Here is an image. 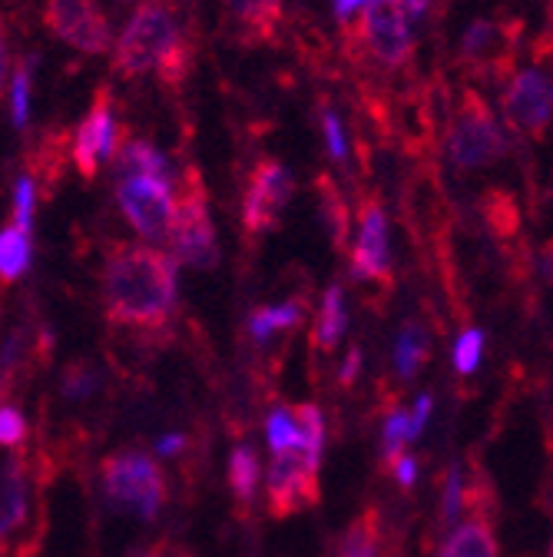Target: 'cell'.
<instances>
[{
	"mask_svg": "<svg viewBox=\"0 0 553 557\" xmlns=\"http://www.w3.org/2000/svg\"><path fill=\"white\" fill-rule=\"evenodd\" d=\"M103 302L113 322L156 332L176 312V259L153 246L113 243L103 265Z\"/></svg>",
	"mask_w": 553,
	"mask_h": 557,
	"instance_id": "1",
	"label": "cell"
},
{
	"mask_svg": "<svg viewBox=\"0 0 553 557\" xmlns=\"http://www.w3.org/2000/svg\"><path fill=\"white\" fill-rule=\"evenodd\" d=\"M113 66L123 77H143L156 70L166 87H183L189 74V47L163 0H147L133 14L116 44Z\"/></svg>",
	"mask_w": 553,
	"mask_h": 557,
	"instance_id": "2",
	"label": "cell"
},
{
	"mask_svg": "<svg viewBox=\"0 0 553 557\" xmlns=\"http://www.w3.org/2000/svg\"><path fill=\"white\" fill-rule=\"evenodd\" d=\"M292 408L302 429V442L272 455L268 481H265L268 511L275 518H289L318 505V465H322V445H325V422H322L318 405L312 401H302Z\"/></svg>",
	"mask_w": 553,
	"mask_h": 557,
	"instance_id": "3",
	"label": "cell"
},
{
	"mask_svg": "<svg viewBox=\"0 0 553 557\" xmlns=\"http://www.w3.org/2000/svg\"><path fill=\"white\" fill-rule=\"evenodd\" d=\"M103 487L116 508L153 521L166 502V478L156 461L143 451H120L103 461Z\"/></svg>",
	"mask_w": 553,
	"mask_h": 557,
	"instance_id": "4",
	"label": "cell"
},
{
	"mask_svg": "<svg viewBox=\"0 0 553 557\" xmlns=\"http://www.w3.org/2000/svg\"><path fill=\"white\" fill-rule=\"evenodd\" d=\"M448 153L461 170L491 166L504 153V133L498 126V116L488 107V100L474 90H464L461 97V107L448 133Z\"/></svg>",
	"mask_w": 553,
	"mask_h": 557,
	"instance_id": "5",
	"label": "cell"
},
{
	"mask_svg": "<svg viewBox=\"0 0 553 557\" xmlns=\"http://www.w3.org/2000/svg\"><path fill=\"white\" fill-rule=\"evenodd\" d=\"M169 239H173L176 259L192 269H213L219 262V243H216V230L210 220V199H205L199 170H186V189L176 206Z\"/></svg>",
	"mask_w": 553,
	"mask_h": 557,
	"instance_id": "6",
	"label": "cell"
},
{
	"mask_svg": "<svg viewBox=\"0 0 553 557\" xmlns=\"http://www.w3.org/2000/svg\"><path fill=\"white\" fill-rule=\"evenodd\" d=\"M116 202L129 226L147 236V239H169L173 220H176V202L166 180L153 176H123L116 186Z\"/></svg>",
	"mask_w": 553,
	"mask_h": 557,
	"instance_id": "7",
	"label": "cell"
},
{
	"mask_svg": "<svg viewBox=\"0 0 553 557\" xmlns=\"http://www.w3.org/2000/svg\"><path fill=\"white\" fill-rule=\"evenodd\" d=\"M359 40L381 66H404L414 53V37L401 0H368L359 21Z\"/></svg>",
	"mask_w": 553,
	"mask_h": 557,
	"instance_id": "8",
	"label": "cell"
},
{
	"mask_svg": "<svg viewBox=\"0 0 553 557\" xmlns=\"http://www.w3.org/2000/svg\"><path fill=\"white\" fill-rule=\"evenodd\" d=\"M292 173L279 160H262L255 163L246 196H242V226L249 236H262L279 226V216L286 202L292 199Z\"/></svg>",
	"mask_w": 553,
	"mask_h": 557,
	"instance_id": "9",
	"label": "cell"
},
{
	"mask_svg": "<svg viewBox=\"0 0 553 557\" xmlns=\"http://www.w3.org/2000/svg\"><path fill=\"white\" fill-rule=\"evenodd\" d=\"M43 27L84 53H103L110 47V21L100 0H47Z\"/></svg>",
	"mask_w": 553,
	"mask_h": 557,
	"instance_id": "10",
	"label": "cell"
},
{
	"mask_svg": "<svg viewBox=\"0 0 553 557\" xmlns=\"http://www.w3.org/2000/svg\"><path fill=\"white\" fill-rule=\"evenodd\" d=\"M116 133L120 129L113 120V94H110V87H100L93 94L87 116L74 129V147H71V163L77 166V173L84 180H93L100 173L103 160H110V153L116 150Z\"/></svg>",
	"mask_w": 553,
	"mask_h": 557,
	"instance_id": "11",
	"label": "cell"
},
{
	"mask_svg": "<svg viewBox=\"0 0 553 557\" xmlns=\"http://www.w3.org/2000/svg\"><path fill=\"white\" fill-rule=\"evenodd\" d=\"M501 107L514 129L540 139L553 120V77H546L537 66L520 70V74L507 84Z\"/></svg>",
	"mask_w": 553,
	"mask_h": 557,
	"instance_id": "12",
	"label": "cell"
},
{
	"mask_svg": "<svg viewBox=\"0 0 553 557\" xmlns=\"http://www.w3.org/2000/svg\"><path fill=\"white\" fill-rule=\"evenodd\" d=\"M352 275L362 283L391 286V256H388V220L378 199H365L359 213V243L352 256Z\"/></svg>",
	"mask_w": 553,
	"mask_h": 557,
	"instance_id": "13",
	"label": "cell"
},
{
	"mask_svg": "<svg viewBox=\"0 0 553 557\" xmlns=\"http://www.w3.org/2000/svg\"><path fill=\"white\" fill-rule=\"evenodd\" d=\"M517 53V24L504 21H474L461 40V60L470 63L477 74H504Z\"/></svg>",
	"mask_w": 553,
	"mask_h": 557,
	"instance_id": "14",
	"label": "cell"
},
{
	"mask_svg": "<svg viewBox=\"0 0 553 557\" xmlns=\"http://www.w3.org/2000/svg\"><path fill=\"white\" fill-rule=\"evenodd\" d=\"M27 518V465L21 455L0 458V534H11Z\"/></svg>",
	"mask_w": 553,
	"mask_h": 557,
	"instance_id": "15",
	"label": "cell"
},
{
	"mask_svg": "<svg viewBox=\"0 0 553 557\" xmlns=\"http://www.w3.org/2000/svg\"><path fill=\"white\" fill-rule=\"evenodd\" d=\"M223 4L229 8L242 30V40L249 44L272 40L282 24V0H223Z\"/></svg>",
	"mask_w": 553,
	"mask_h": 557,
	"instance_id": "16",
	"label": "cell"
},
{
	"mask_svg": "<svg viewBox=\"0 0 553 557\" xmlns=\"http://www.w3.org/2000/svg\"><path fill=\"white\" fill-rule=\"evenodd\" d=\"M441 557H498V541H494L491 521L470 518L467 524H461L448 537Z\"/></svg>",
	"mask_w": 553,
	"mask_h": 557,
	"instance_id": "17",
	"label": "cell"
},
{
	"mask_svg": "<svg viewBox=\"0 0 553 557\" xmlns=\"http://www.w3.org/2000/svg\"><path fill=\"white\" fill-rule=\"evenodd\" d=\"M349 329V309H344V293L341 286H328V293L322 296V309H318V322L312 332V345L318 348H335Z\"/></svg>",
	"mask_w": 553,
	"mask_h": 557,
	"instance_id": "18",
	"label": "cell"
},
{
	"mask_svg": "<svg viewBox=\"0 0 553 557\" xmlns=\"http://www.w3.org/2000/svg\"><path fill=\"white\" fill-rule=\"evenodd\" d=\"M120 170L123 176H153L169 183L166 157L153 144H147V139H129V144L120 147Z\"/></svg>",
	"mask_w": 553,
	"mask_h": 557,
	"instance_id": "19",
	"label": "cell"
},
{
	"mask_svg": "<svg viewBox=\"0 0 553 557\" xmlns=\"http://www.w3.org/2000/svg\"><path fill=\"white\" fill-rule=\"evenodd\" d=\"M302 325V302H282V306H265L255 309L249 319V332L255 342H272L275 335H286Z\"/></svg>",
	"mask_w": 553,
	"mask_h": 557,
	"instance_id": "20",
	"label": "cell"
},
{
	"mask_svg": "<svg viewBox=\"0 0 553 557\" xmlns=\"http://www.w3.org/2000/svg\"><path fill=\"white\" fill-rule=\"evenodd\" d=\"M30 269V233L21 226L0 230V283H14Z\"/></svg>",
	"mask_w": 553,
	"mask_h": 557,
	"instance_id": "21",
	"label": "cell"
},
{
	"mask_svg": "<svg viewBox=\"0 0 553 557\" xmlns=\"http://www.w3.org/2000/svg\"><path fill=\"white\" fill-rule=\"evenodd\" d=\"M318 209L335 249H344V239H349V206H344L341 189L328 176H318Z\"/></svg>",
	"mask_w": 553,
	"mask_h": 557,
	"instance_id": "22",
	"label": "cell"
},
{
	"mask_svg": "<svg viewBox=\"0 0 553 557\" xmlns=\"http://www.w3.org/2000/svg\"><path fill=\"white\" fill-rule=\"evenodd\" d=\"M259 481H262V465L252 448H236L229 458V487L239 505H252L259 495Z\"/></svg>",
	"mask_w": 553,
	"mask_h": 557,
	"instance_id": "23",
	"label": "cell"
},
{
	"mask_svg": "<svg viewBox=\"0 0 553 557\" xmlns=\"http://www.w3.org/2000/svg\"><path fill=\"white\" fill-rule=\"evenodd\" d=\"M425 359H428V335L422 325L407 322L394 342V369L401 379H414L418 369L425 366Z\"/></svg>",
	"mask_w": 553,
	"mask_h": 557,
	"instance_id": "24",
	"label": "cell"
},
{
	"mask_svg": "<svg viewBox=\"0 0 553 557\" xmlns=\"http://www.w3.org/2000/svg\"><path fill=\"white\" fill-rule=\"evenodd\" d=\"M338 557H378V515L375 511H365L349 531H344Z\"/></svg>",
	"mask_w": 553,
	"mask_h": 557,
	"instance_id": "25",
	"label": "cell"
},
{
	"mask_svg": "<svg viewBox=\"0 0 553 557\" xmlns=\"http://www.w3.org/2000/svg\"><path fill=\"white\" fill-rule=\"evenodd\" d=\"M265 442H268L272 451H286V448H292V445L302 442V429H299L296 408H275V411L268 414Z\"/></svg>",
	"mask_w": 553,
	"mask_h": 557,
	"instance_id": "26",
	"label": "cell"
},
{
	"mask_svg": "<svg viewBox=\"0 0 553 557\" xmlns=\"http://www.w3.org/2000/svg\"><path fill=\"white\" fill-rule=\"evenodd\" d=\"M480 356H483V332L480 329H467L457 338V345H454V369H457V375L477 372Z\"/></svg>",
	"mask_w": 553,
	"mask_h": 557,
	"instance_id": "27",
	"label": "cell"
},
{
	"mask_svg": "<svg viewBox=\"0 0 553 557\" xmlns=\"http://www.w3.org/2000/svg\"><path fill=\"white\" fill-rule=\"evenodd\" d=\"M411 442V418L404 414V411H394L391 418H388V425H385V438H381V451H385V458L394 465L398 458H401V448Z\"/></svg>",
	"mask_w": 553,
	"mask_h": 557,
	"instance_id": "28",
	"label": "cell"
},
{
	"mask_svg": "<svg viewBox=\"0 0 553 557\" xmlns=\"http://www.w3.org/2000/svg\"><path fill=\"white\" fill-rule=\"evenodd\" d=\"M461 511H464V478H461V468L451 465L448 484H444V498H441V528L454 524Z\"/></svg>",
	"mask_w": 553,
	"mask_h": 557,
	"instance_id": "29",
	"label": "cell"
},
{
	"mask_svg": "<svg viewBox=\"0 0 553 557\" xmlns=\"http://www.w3.org/2000/svg\"><path fill=\"white\" fill-rule=\"evenodd\" d=\"M34 202H37V189L30 176L17 180V193H14V226H21L24 233H34Z\"/></svg>",
	"mask_w": 553,
	"mask_h": 557,
	"instance_id": "30",
	"label": "cell"
},
{
	"mask_svg": "<svg viewBox=\"0 0 553 557\" xmlns=\"http://www.w3.org/2000/svg\"><path fill=\"white\" fill-rule=\"evenodd\" d=\"M30 70L34 63L21 60L17 63V74H14V123L24 126L27 123V113H30Z\"/></svg>",
	"mask_w": 553,
	"mask_h": 557,
	"instance_id": "31",
	"label": "cell"
},
{
	"mask_svg": "<svg viewBox=\"0 0 553 557\" xmlns=\"http://www.w3.org/2000/svg\"><path fill=\"white\" fill-rule=\"evenodd\" d=\"M322 126H325V144H328L331 160L344 163V160H349V144H344V126H341L338 113L325 107L322 110Z\"/></svg>",
	"mask_w": 553,
	"mask_h": 557,
	"instance_id": "32",
	"label": "cell"
},
{
	"mask_svg": "<svg viewBox=\"0 0 553 557\" xmlns=\"http://www.w3.org/2000/svg\"><path fill=\"white\" fill-rule=\"evenodd\" d=\"M27 438V422L17 408H0V445L17 448Z\"/></svg>",
	"mask_w": 553,
	"mask_h": 557,
	"instance_id": "33",
	"label": "cell"
},
{
	"mask_svg": "<svg viewBox=\"0 0 553 557\" xmlns=\"http://www.w3.org/2000/svg\"><path fill=\"white\" fill-rule=\"evenodd\" d=\"M431 408H435L431 395H422L418 401H414V411L407 414V418H411V442H414V438H422V432H425V425H428V418H431Z\"/></svg>",
	"mask_w": 553,
	"mask_h": 557,
	"instance_id": "34",
	"label": "cell"
},
{
	"mask_svg": "<svg viewBox=\"0 0 553 557\" xmlns=\"http://www.w3.org/2000/svg\"><path fill=\"white\" fill-rule=\"evenodd\" d=\"M63 388L71 392V395H87V392H93V388H97V375H93V372H87V369H71V372H66Z\"/></svg>",
	"mask_w": 553,
	"mask_h": 557,
	"instance_id": "35",
	"label": "cell"
},
{
	"mask_svg": "<svg viewBox=\"0 0 553 557\" xmlns=\"http://www.w3.org/2000/svg\"><path fill=\"white\" fill-rule=\"evenodd\" d=\"M391 468H394L398 484H404V487H411V484H414V478H418V461H414L411 455H401Z\"/></svg>",
	"mask_w": 553,
	"mask_h": 557,
	"instance_id": "36",
	"label": "cell"
},
{
	"mask_svg": "<svg viewBox=\"0 0 553 557\" xmlns=\"http://www.w3.org/2000/svg\"><path fill=\"white\" fill-rule=\"evenodd\" d=\"M401 4H404V14H407L411 21H428L431 11L441 4V0H401Z\"/></svg>",
	"mask_w": 553,
	"mask_h": 557,
	"instance_id": "37",
	"label": "cell"
},
{
	"mask_svg": "<svg viewBox=\"0 0 553 557\" xmlns=\"http://www.w3.org/2000/svg\"><path fill=\"white\" fill-rule=\"evenodd\" d=\"M365 4H368V0H335V17L341 24H349L355 11H365Z\"/></svg>",
	"mask_w": 553,
	"mask_h": 557,
	"instance_id": "38",
	"label": "cell"
},
{
	"mask_svg": "<svg viewBox=\"0 0 553 557\" xmlns=\"http://www.w3.org/2000/svg\"><path fill=\"white\" fill-rule=\"evenodd\" d=\"M359 366H362V352H359V348H352L349 359H344V369H341V382H352L359 375Z\"/></svg>",
	"mask_w": 553,
	"mask_h": 557,
	"instance_id": "39",
	"label": "cell"
},
{
	"mask_svg": "<svg viewBox=\"0 0 553 557\" xmlns=\"http://www.w3.org/2000/svg\"><path fill=\"white\" fill-rule=\"evenodd\" d=\"M4 81H8V34L4 24H0V90H4Z\"/></svg>",
	"mask_w": 553,
	"mask_h": 557,
	"instance_id": "40",
	"label": "cell"
},
{
	"mask_svg": "<svg viewBox=\"0 0 553 557\" xmlns=\"http://www.w3.org/2000/svg\"><path fill=\"white\" fill-rule=\"evenodd\" d=\"M183 445H186V438H183V435H169V438H163V442H160L156 448H160L163 455H176V451H179Z\"/></svg>",
	"mask_w": 553,
	"mask_h": 557,
	"instance_id": "41",
	"label": "cell"
},
{
	"mask_svg": "<svg viewBox=\"0 0 553 557\" xmlns=\"http://www.w3.org/2000/svg\"><path fill=\"white\" fill-rule=\"evenodd\" d=\"M540 265H543V275H546V278H553V246H546V249H543V262H540Z\"/></svg>",
	"mask_w": 553,
	"mask_h": 557,
	"instance_id": "42",
	"label": "cell"
},
{
	"mask_svg": "<svg viewBox=\"0 0 553 557\" xmlns=\"http://www.w3.org/2000/svg\"><path fill=\"white\" fill-rule=\"evenodd\" d=\"M0 395H4V385H0Z\"/></svg>",
	"mask_w": 553,
	"mask_h": 557,
	"instance_id": "43",
	"label": "cell"
}]
</instances>
